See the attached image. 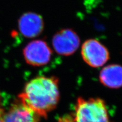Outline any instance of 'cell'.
<instances>
[{"label":"cell","mask_w":122,"mask_h":122,"mask_svg":"<svg viewBox=\"0 0 122 122\" xmlns=\"http://www.w3.org/2000/svg\"><path fill=\"white\" fill-rule=\"evenodd\" d=\"M18 98L40 118H46L60 99L59 79L54 76H37L27 83Z\"/></svg>","instance_id":"cell-1"},{"label":"cell","mask_w":122,"mask_h":122,"mask_svg":"<svg viewBox=\"0 0 122 122\" xmlns=\"http://www.w3.org/2000/svg\"><path fill=\"white\" fill-rule=\"evenodd\" d=\"M71 115L74 122H111L106 103L100 98L79 97Z\"/></svg>","instance_id":"cell-2"},{"label":"cell","mask_w":122,"mask_h":122,"mask_svg":"<svg viewBox=\"0 0 122 122\" xmlns=\"http://www.w3.org/2000/svg\"><path fill=\"white\" fill-rule=\"evenodd\" d=\"M81 55L85 63L93 68L103 66L110 59L108 49L95 39L86 40L83 42Z\"/></svg>","instance_id":"cell-3"},{"label":"cell","mask_w":122,"mask_h":122,"mask_svg":"<svg viewBox=\"0 0 122 122\" xmlns=\"http://www.w3.org/2000/svg\"><path fill=\"white\" fill-rule=\"evenodd\" d=\"M53 51L43 40H36L29 42L23 49V56L28 65L35 67L45 66L49 63Z\"/></svg>","instance_id":"cell-4"},{"label":"cell","mask_w":122,"mask_h":122,"mask_svg":"<svg viewBox=\"0 0 122 122\" xmlns=\"http://www.w3.org/2000/svg\"><path fill=\"white\" fill-rule=\"evenodd\" d=\"M80 44L79 35L71 28H64L55 33L52 45L57 54L63 56L72 55L78 49Z\"/></svg>","instance_id":"cell-5"},{"label":"cell","mask_w":122,"mask_h":122,"mask_svg":"<svg viewBox=\"0 0 122 122\" xmlns=\"http://www.w3.org/2000/svg\"><path fill=\"white\" fill-rule=\"evenodd\" d=\"M20 32L27 38L39 36L44 29L43 18L38 14L28 12L23 14L18 21Z\"/></svg>","instance_id":"cell-6"},{"label":"cell","mask_w":122,"mask_h":122,"mask_svg":"<svg viewBox=\"0 0 122 122\" xmlns=\"http://www.w3.org/2000/svg\"><path fill=\"white\" fill-rule=\"evenodd\" d=\"M40 117L20 102L12 105L5 113L4 122H40Z\"/></svg>","instance_id":"cell-7"},{"label":"cell","mask_w":122,"mask_h":122,"mask_svg":"<svg viewBox=\"0 0 122 122\" xmlns=\"http://www.w3.org/2000/svg\"><path fill=\"white\" fill-rule=\"evenodd\" d=\"M99 80L106 87L112 89L122 87V66L111 64L104 67L101 70Z\"/></svg>","instance_id":"cell-8"},{"label":"cell","mask_w":122,"mask_h":122,"mask_svg":"<svg viewBox=\"0 0 122 122\" xmlns=\"http://www.w3.org/2000/svg\"><path fill=\"white\" fill-rule=\"evenodd\" d=\"M4 111L1 108H0V122H4Z\"/></svg>","instance_id":"cell-9"}]
</instances>
